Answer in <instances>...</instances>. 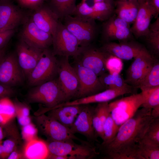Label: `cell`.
<instances>
[{"label": "cell", "mask_w": 159, "mask_h": 159, "mask_svg": "<svg viewBox=\"0 0 159 159\" xmlns=\"http://www.w3.org/2000/svg\"><path fill=\"white\" fill-rule=\"evenodd\" d=\"M50 154L68 156V159H92L100 153L92 142L83 140L80 144L74 140L48 141L46 142Z\"/></svg>", "instance_id": "cell-3"}, {"label": "cell", "mask_w": 159, "mask_h": 159, "mask_svg": "<svg viewBox=\"0 0 159 159\" xmlns=\"http://www.w3.org/2000/svg\"><path fill=\"white\" fill-rule=\"evenodd\" d=\"M4 137L3 125L0 124V143L2 142V140Z\"/></svg>", "instance_id": "cell-48"}, {"label": "cell", "mask_w": 159, "mask_h": 159, "mask_svg": "<svg viewBox=\"0 0 159 159\" xmlns=\"http://www.w3.org/2000/svg\"><path fill=\"white\" fill-rule=\"evenodd\" d=\"M72 15L80 18L95 20V16L92 6L86 2H82L76 5Z\"/></svg>", "instance_id": "cell-37"}, {"label": "cell", "mask_w": 159, "mask_h": 159, "mask_svg": "<svg viewBox=\"0 0 159 159\" xmlns=\"http://www.w3.org/2000/svg\"><path fill=\"white\" fill-rule=\"evenodd\" d=\"M105 66L108 72L120 74L123 69V63L122 59L109 54L105 60Z\"/></svg>", "instance_id": "cell-38"}, {"label": "cell", "mask_w": 159, "mask_h": 159, "mask_svg": "<svg viewBox=\"0 0 159 159\" xmlns=\"http://www.w3.org/2000/svg\"><path fill=\"white\" fill-rule=\"evenodd\" d=\"M45 0H16L21 7L34 10L40 6Z\"/></svg>", "instance_id": "cell-42"}, {"label": "cell", "mask_w": 159, "mask_h": 159, "mask_svg": "<svg viewBox=\"0 0 159 159\" xmlns=\"http://www.w3.org/2000/svg\"><path fill=\"white\" fill-rule=\"evenodd\" d=\"M43 50L32 47L21 39L16 44L15 52L26 79L36 65Z\"/></svg>", "instance_id": "cell-18"}, {"label": "cell", "mask_w": 159, "mask_h": 159, "mask_svg": "<svg viewBox=\"0 0 159 159\" xmlns=\"http://www.w3.org/2000/svg\"><path fill=\"white\" fill-rule=\"evenodd\" d=\"M0 114L7 122L16 116V111L14 105L9 98L0 99Z\"/></svg>", "instance_id": "cell-36"}, {"label": "cell", "mask_w": 159, "mask_h": 159, "mask_svg": "<svg viewBox=\"0 0 159 159\" xmlns=\"http://www.w3.org/2000/svg\"><path fill=\"white\" fill-rule=\"evenodd\" d=\"M117 16L129 24L134 22L138 13L139 5L135 0H118L116 3Z\"/></svg>", "instance_id": "cell-23"}, {"label": "cell", "mask_w": 159, "mask_h": 159, "mask_svg": "<svg viewBox=\"0 0 159 159\" xmlns=\"http://www.w3.org/2000/svg\"><path fill=\"white\" fill-rule=\"evenodd\" d=\"M131 34L130 28H121L102 32V37L105 42L114 40L125 42L131 37Z\"/></svg>", "instance_id": "cell-30"}, {"label": "cell", "mask_w": 159, "mask_h": 159, "mask_svg": "<svg viewBox=\"0 0 159 159\" xmlns=\"http://www.w3.org/2000/svg\"><path fill=\"white\" fill-rule=\"evenodd\" d=\"M94 108L89 104L83 105L81 112L69 128L73 134H80L85 136L87 141L92 142L97 141L92 123Z\"/></svg>", "instance_id": "cell-16"}, {"label": "cell", "mask_w": 159, "mask_h": 159, "mask_svg": "<svg viewBox=\"0 0 159 159\" xmlns=\"http://www.w3.org/2000/svg\"><path fill=\"white\" fill-rule=\"evenodd\" d=\"M144 48L136 42L125 41L120 43L105 42L100 49L122 59L129 60L135 58Z\"/></svg>", "instance_id": "cell-19"}, {"label": "cell", "mask_w": 159, "mask_h": 159, "mask_svg": "<svg viewBox=\"0 0 159 159\" xmlns=\"http://www.w3.org/2000/svg\"><path fill=\"white\" fill-rule=\"evenodd\" d=\"M132 92L130 88L107 89L95 94L75 99L71 103L73 105H81L108 102L119 96Z\"/></svg>", "instance_id": "cell-21"}, {"label": "cell", "mask_w": 159, "mask_h": 159, "mask_svg": "<svg viewBox=\"0 0 159 159\" xmlns=\"http://www.w3.org/2000/svg\"><path fill=\"white\" fill-rule=\"evenodd\" d=\"M2 142L0 143V159H3V150L2 145Z\"/></svg>", "instance_id": "cell-50"}, {"label": "cell", "mask_w": 159, "mask_h": 159, "mask_svg": "<svg viewBox=\"0 0 159 159\" xmlns=\"http://www.w3.org/2000/svg\"><path fill=\"white\" fill-rule=\"evenodd\" d=\"M37 132V128L31 123L22 127V137L26 142L36 138Z\"/></svg>", "instance_id": "cell-40"}, {"label": "cell", "mask_w": 159, "mask_h": 159, "mask_svg": "<svg viewBox=\"0 0 159 159\" xmlns=\"http://www.w3.org/2000/svg\"><path fill=\"white\" fill-rule=\"evenodd\" d=\"M151 109L142 107L119 127L114 138L107 144H98V152L105 159H139L138 143L155 119Z\"/></svg>", "instance_id": "cell-1"}, {"label": "cell", "mask_w": 159, "mask_h": 159, "mask_svg": "<svg viewBox=\"0 0 159 159\" xmlns=\"http://www.w3.org/2000/svg\"><path fill=\"white\" fill-rule=\"evenodd\" d=\"M24 158L23 153H21L17 150V148H16L10 154L7 159H18Z\"/></svg>", "instance_id": "cell-46"}, {"label": "cell", "mask_w": 159, "mask_h": 159, "mask_svg": "<svg viewBox=\"0 0 159 159\" xmlns=\"http://www.w3.org/2000/svg\"><path fill=\"white\" fill-rule=\"evenodd\" d=\"M58 60L49 48L43 50L36 65L26 79L28 85L34 86L55 78L57 75Z\"/></svg>", "instance_id": "cell-4"}, {"label": "cell", "mask_w": 159, "mask_h": 159, "mask_svg": "<svg viewBox=\"0 0 159 159\" xmlns=\"http://www.w3.org/2000/svg\"><path fill=\"white\" fill-rule=\"evenodd\" d=\"M16 92L12 87L0 83V99L5 97H13Z\"/></svg>", "instance_id": "cell-43"}, {"label": "cell", "mask_w": 159, "mask_h": 159, "mask_svg": "<svg viewBox=\"0 0 159 159\" xmlns=\"http://www.w3.org/2000/svg\"><path fill=\"white\" fill-rule=\"evenodd\" d=\"M109 54L91 44L86 47H80L74 58L75 61L91 70L99 77L106 72L105 63Z\"/></svg>", "instance_id": "cell-10"}, {"label": "cell", "mask_w": 159, "mask_h": 159, "mask_svg": "<svg viewBox=\"0 0 159 159\" xmlns=\"http://www.w3.org/2000/svg\"><path fill=\"white\" fill-rule=\"evenodd\" d=\"M30 103H38L41 107L36 115L45 113L57 105L65 102L64 94L57 78L32 87L26 96Z\"/></svg>", "instance_id": "cell-2"}, {"label": "cell", "mask_w": 159, "mask_h": 159, "mask_svg": "<svg viewBox=\"0 0 159 159\" xmlns=\"http://www.w3.org/2000/svg\"><path fill=\"white\" fill-rule=\"evenodd\" d=\"M138 154L139 159H159V146L140 142Z\"/></svg>", "instance_id": "cell-34"}, {"label": "cell", "mask_w": 159, "mask_h": 159, "mask_svg": "<svg viewBox=\"0 0 159 159\" xmlns=\"http://www.w3.org/2000/svg\"><path fill=\"white\" fill-rule=\"evenodd\" d=\"M5 47L0 48V60L5 54L6 50Z\"/></svg>", "instance_id": "cell-49"}, {"label": "cell", "mask_w": 159, "mask_h": 159, "mask_svg": "<svg viewBox=\"0 0 159 159\" xmlns=\"http://www.w3.org/2000/svg\"><path fill=\"white\" fill-rule=\"evenodd\" d=\"M144 101V96L141 92L109 103L110 113L116 124L120 127L134 115Z\"/></svg>", "instance_id": "cell-7"}, {"label": "cell", "mask_w": 159, "mask_h": 159, "mask_svg": "<svg viewBox=\"0 0 159 159\" xmlns=\"http://www.w3.org/2000/svg\"><path fill=\"white\" fill-rule=\"evenodd\" d=\"M20 36L21 40L37 49L43 50L52 44V35L39 28L31 18L24 22Z\"/></svg>", "instance_id": "cell-14"}, {"label": "cell", "mask_w": 159, "mask_h": 159, "mask_svg": "<svg viewBox=\"0 0 159 159\" xmlns=\"http://www.w3.org/2000/svg\"><path fill=\"white\" fill-rule=\"evenodd\" d=\"M134 58L127 70L125 81L136 89L151 67L155 59L145 48Z\"/></svg>", "instance_id": "cell-12"}, {"label": "cell", "mask_w": 159, "mask_h": 159, "mask_svg": "<svg viewBox=\"0 0 159 159\" xmlns=\"http://www.w3.org/2000/svg\"><path fill=\"white\" fill-rule=\"evenodd\" d=\"M87 0H82L81 2H86Z\"/></svg>", "instance_id": "cell-53"}, {"label": "cell", "mask_w": 159, "mask_h": 159, "mask_svg": "<svg viewBox=\"0 0 159 159\" xmlns=\"http://www.w3.org/2000/svg\"><path fill=\"white\" fill-rule=\"evenodd\" d=\"M37 128L48 141L76 140L80 142L83 140L77 137L70 129L53 118L45 113L34 117Z\"/></svg>", "instance_id": "cell-6"}, {"label": "cell", "mask_w": 159, "mask_h": 159, "mask_svg": "<svg viewBox=\"0 0 159 159\" xmlns=\"http://www.w3.org/2000/svg\"><path fill=\"white\" fill-rule=\"evenodd\" d=\"M18 122L22 127L26 125L31 123V120L29 116H23L19 114H16Z\"/></svg>", "instance_id": "cell-45"}, {"label": "cell", "mask_w": 159, "mask_h": 159, "mask_svg": "<svg viewBox=\"0 0 159 159\" xmlns=\"http://www.w3.org/2000/svg\"><path fill=\"white\" fill-rule=\"evenodd\" d=\"M159 86V62L155 59L150 69L141 82L138 88L141 91Z\"/></svg>", "instance_id": "cell-27"}, {"label": "cell", "mask_w": 159, "mask_h": 159, "mask_svg": "<svg viewBox=\"0 0 159 159\" xmlns=\"http://www.w3.org/2000/svg\"><path fill=\"white\" fill-rule=\"evenodd\" d=\"M140 142L159 146V118L149 124Z\"/></svg>", "instance_id": "cell-31"}, {"label": "cell", "mask_w": 159, "mask_h": 159, "mask_svg": "<svg viewBox=\"0 0 159 159\" xmlns=\"http://www.w3.org/2000/svg\"><path fill=\"white\" fill-rule=\"evenodd\" d=\"M104 1L111 4H113L112 0H104Z\"/></svg>", "instance_id": "cell-52"}, {"label": "cell", "mask_w": 159, "mask_h": 159, "mask_svg": "<svg viewBox=\"0 0 159 159\" xmlns=\"http://www.w3.org/2000/svg\"><path fill=\"white\" fill-rule=\"evenodd\" d=\"M110 113L108 102L98 103L94 108L92 115V123L96 136L103 138V127Z\"/></svg>", "instance_id": "cell-24"}, {"label": "cell", "mask_w": 159, "mask_h": 159, "mask_svg": "<svg viewBox=\"0 0 159 159\" xmlns=\"http://www.w3.org/2000/svg\"><path fill=\"white\" fill-rule=\"evenodd\" d=\"M145 98L141 107L159 109V86L141 91Z\"/></svg>", "instance_id": "cell-33"}, {"label": "cell", "mask_w": 159, "mask_h": 159, "mask_svg": "<svg viewBox=\"0 0 159 159\" xmlns=\"http://www.w3.org/2000/svg\"><path fill=\"white\" fill-rule=\"evenodd\" d=\"M26 19L22 10L10 0H0V32L15 30Z\"/></svg>", "instance_id": "cell-15"}, {"label": "cell", "mask_w": 159, "mask_h": 159, "mask_svg": "<svg viewBox=\"0 0 159 159\" xmlns=\"http://www.w3.org/2000/svg\"><path fill=\"white\" fill-rule=\"evenodd\" d=\"M15 32V30H10L0 32V48L6 46Z\"/></svg>", "instance_id": "cell-44"}, {"label": "cell", "mask_w": 159, "mask_h": 159, "mask_svg": "<svg viewBox=\"0 0 159 159\" xmlns=\"http://www.w3.org/2000/svg\"><path fill=\"white\" fill-rule=\"evenodd\" d=\"M137 0V1H139V0Z\"/></svg>", "instance_id": "cell-54"}, {"label": "cell", "mask_w": 159, "mask_h": 159, "mask_svg": "<svg viewBox=\"0 0 159 159\" xmlns=\"http://www.w3.org/2000/svg\"><path fill=\"white\" fill-rule=\"evenodd\" d=\"M83 106V105L65 106L53 109L47 112V115L70 128Z\"/></svg>", "instance_id": "cell-22"}, {"label": "cell", "mask_w": 159, "mask_h": 159, "mask_svg": "<svg viewBox=\"0 0 159 159\" xmlns=\"http://www.w3.org/2000/svg\"><path fill=\"white\" fill-rule=\"evenodd\" d=\"M129 24L116 16H112L102 24V32L118 28H130Z\"/></svg>", "instance_id": "cell-39"}, {"label": "cell", "mask_w": 159, "mask_h": 159, "mask_svg": "<svg viewBox=\"0 0 159 159\" xmlns=\"http://www.w3.org/2000/svg\"><path fill=\"white\" fill-rule=\"evenodd\" d=\"M148 1L155 9L158 15L159 13V0H148Z\"/></svg>", "instance_id": "cell-47"}, {"label": "cell", "mask_w": 159, "mask_h": 159, "mask_svg": "<svg viewBox=\"0 0 159 159\" xmlns=\"http://www.w3.org/2000/svg\"><path fill=\"white\" fill-rule=\"evenodd\" d=\"M63 20L64 25L76 38L80 47H86L91 44L98 30L95 19L69 15Z\"/></svg>", "instance_id": "cell-5"}, {"label": "cell", "mask_w": 159, "mask_h": 159, "mask_svg": "<svg viewBox=\"0 0 159 159\" xmlns=\"http://www.w3.org/2000/svg\"><path fill=\"white\" fill-rule=\"evenodd\" d=\"M76 0H50L48 5L61 20L72 15L76 6Z\"/></svg>", "instance_id": "cell-26"}, {"label": "cell", "mask_w": 159, "mask_h": 159, "mask_svg": "<svg viewBox=\"0 0 159 159\" xmlns=\"http://www.w3.org/2000/svg\"><path fill=\"white\" fill-rule=\"evenodd\" d=\"M52 37L54 55L74 58L76 56L80 47L78 41L59 20Z\"/></svg>", "instance_id": "cell-8"}, {"label": "cell", "mask_w": 159, "mask_h": 159, "mask_svg": "<svg viewBox=\"0 0 159 159\" xmlns=\"http://www.w3.org/2000/svg\"><path fill=\"white\" fill-rule=\"evenodd\" d=\"M75 62L73 67L78 76L80 84L75 99L95 94L106 90L95 73L77 62Z\"/></svg>", "instance_id": "cell-13"}, {"label": "cell", "mask_w": 159, "mask_h": 159, "mask_svg": "<svg viewBox=\"0 0 159 159\" xmlns=\"http://www.w3.org/2000/svg\"><path fill=\"white\" fill-rule=\"evenodd\" d=\"M25 79L16 52L5 54L0 60V83L13 87L22 85Z\"/></svg>", "instance_id": "cell-11"}, {"label": "cell", "mask_w": 159, "mask_h": 159, "mask_svg": "<svg viewBox=\"0 0 159 159\" xmlns=\"http://www.w3.org/2000/svg\"><path fill=\"white\" fill-rule=\"evenodd\" d=\"M23 152L28 159H47L49 153L46 143L37 138L26 142Z\"/></svg>", "instance_id": "cell-25"}, {"label": "cell", "mask_w": 159, "mask_h": 159, "mask_svg": "<svg viewBox=\"0 0 159 159\" xmlns=\"http://www.w3.org/2000/svg\"><path fill=\"white\" fill-rule=\"evenodd\" d=\"M139 5L137 16L130 30L135 36L139 37L145 36L148 32L152 17L158 18V15L148 0L138 1Z\"/></svg>", "instance_id": "cell-17"}, {"label": "cell", "mask_w": 159, "mask_h": 159, "mask_svg": "<svg viewBox=\"0 0 159 159\" xmlns=\"http://www.w3.org/2000/svg\"><path fill=\"white\" fill-rule=\"evenodd\" d=\"M99 78L106 90L123 88L131 86L125 82V80L119 73L105 72Z\"/></svg>", "instance_id": "cell-28"}, {"label": "cell", "mask_w": 159, "mask_h": 159, "mask_svg": "<svg viewBox=\"0 0 159 159\" xmlns=\"http://www.w3.org/2000/svg\"><path fill=\"white\" fill-rule=\"evenodd\" d=\"M119 127L110 113L104 126L103 138L100 144L104 145L110 143L115 137Z\"/></svg>", "instance_id": "cell-35"}, {"label": "cell", "mask_w": 159, "mask_h": 159, "mask_svg": "<svg viewBox=\"0 0 159 159\" xmlns=\"http://www.w3.org/2000/svg\"><path fill=\"white\" fill-rule=\"evenodd\" d=\"M95 20L105 21L112 15L114 11L113 4L105 1L94 3L92 6Z\"/></svg>", "instance_id": "cell-32"}, {"label": "cell", "mask_w": 159, "mask_h": 159, "mask_svg": "<svg viewBox=\"0 0 159 159\" xmlns=\"http://www.w3.org/2000/svg\"><path fill=\"white\" fill-rule=\"evenodd\" d=\"M61 57V59L58 60L57 79L66 102L75 98L79 90L80 84L76 72L69 63V57Z\"/></svg>", "instance_id": "cell-9"}, {"label": "cell", "mask_w": 159, "mask_h": 159, "mask_svg": "<svg viewBox=\"0 0 159 159\" xmlns=\"http://www.w3.org/2000/svg\"></svg>", "instance_id": "cell-55"}, {"label": "cell", "mask_w": 159, "mask_h": 159, "mask_svg": "<svg viewBox=\"0 0 159 159\" xmlns=\"http://www.w3.org/2000/svg\"><path fill=\"white\" fill-rule=\"evenodd\" d=\"M33 10L32 20L39 28L52 36L59 20L57 16L48 5L44 4Z\"/></svg>", "instance_id": "cell-20"}, {"label": "cell", "mask_w": 159, "mask_h": 159, "mask_svg": "<svg viewBox=\"0 0 159 159\" xmlns=\"http://www.w3.org/2000/svg\"><path fill=\"white\" fill-rule=\"evenodd\" d=\"M7 122L6 121L3 117L0 114V124L3 125Z\"/></svg>", "instance_id": "cell-51"}, {"label": "cell", "mask_w": 159, "mask_h": 159, "mask_svg": "<svg viewBox=\"0 0 159 159\" xmlns=\"http://www.w3.org/2000/svg\"><path fill=\"white\" fill-rule=\"evenodd\" d=\"M146 42L153 52L155 54H159V18L150 24L149 31L145 36Z\"/></svg>", "instance_id": "cell-29"}, {"label": "cell", "mask_w": 159, "mask_h": 159, "mask_svg": "<svg viewBox=\"0 0 159 159\" xmlns=\"http://www.w3.org/2000/svg\"><path fill=\"white\" fill-rule=\"evenodd\" d=\"M19 140L13 138H8L2 143L3 150V159H7L10 154L17 148Z\"/></svg>", "instance_id": "cell-41"}]
</instances>
